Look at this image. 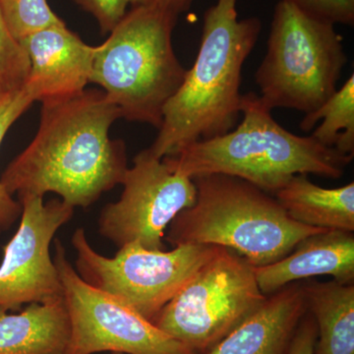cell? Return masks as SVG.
Wrapping results in <instances>:
<instances>
[{
    "label": "cell",
    "instance_id": "6da1fadb",
    "mask_svg": "<svg viewBox=\"0 0 354 354\" xmlns=\"http://www.w3.org/2000/svg\"><path fill=\"white\" fill-rule=\"evenodd\" d=\"M120 111L100 88L64 102L44 104L36 136L0 177L19 202L53 192L73 207L87 208L122 183L127 146L109 138Z\"/></svg>",
    "mask_w": 354,
    "mask_h": 354
},
{
    "label": "cell",
    "instance_id": "7a4b0ae2",
    "mask_svg": "<svg viewBox=\"0 0 354 354\" xmlns=\"http://www.w3.org/2000/svg\"><path fill=\"white\" fill-rule=\"evenodd\" d=\"M239 0H218L204 15L194 64L167 102L153 145V157L174 156L186 147L232 131L241 115L242 68L257 43L261 21L239 20Z\"/></svg>",
    "mask_w": 354,
    "mask_h": 354
},
{
    "label": "cell",
    "instance_id": "3957f363",
    "mask_svg": "<svg viewBox=\"0 0 354 354\" xmlns=\"http://www.w3.org/2000/svg\"><path fill=\"white\" fill-rule=\"evenodd\" d=\"M242 120L232 131L195 142L162 158L171 171L193 179L209 174L239 177L274 195L297 174L339 178L353 157L298 136L279 124L259 95H242Z\"/></svg>",
    "mask_w": 354,
    "mask_h": 354
},
{
    "label": "cell",
    "instance_id": "277c9868",
    "mask_svg": "<svg viewBox=\"0 0 354 354\" xmlns=\"http://www.w3.org/2000/svg\"><path fill=\"white\" fill-rule=\"evenodd\" d=\"M193 181L196 201L165 235L172 245L225 247L262 267L283 259L308 235L328 230L291 220L276 198L239 177L209 174Z\"/></svg>",
    "mask_w": 354,
    "mask_h": 354
},
{
    "label": "cell",
    "instance_id": "5b68a950",
    "mask_svg": "<svg viewBox=\"0 0 354 354\" xmlns=\"http://www.w3.org/2000/svg\"><path fill=\"white\" fill-rule=\"evenodd\" d=\"M177 14L157 3L132 7L95 46L90 83L102 87L121 118L160 128L186 70L172 46Z\"/></svg>",
    "mask_w": 354,
    "mask_h": 354
},
{
    "label": "cell",
    "instance_id": "8992f818",
    "mask_svg": "<svg viewBox=\"0 0 354 354\" xmlns=\"http://www.w3.org/2000/svg\"><path fill=\"white\" fill-rule=\"evenodd\" d=\"M348 62L335 25L281 0L274 9L268 50L255 80L270 111H315L337 90Z\"/></svg>",
    "mask_w": 354,
    "mask_h": 354
},
{
    "label": "cell",
    "instance_id": "52a82bcc",
    "mask_svg": "<svg viewBox=\"0 0 354 354\" xmlns=\"http://www.w3.org/2000/svg\"><path fill=\"white\" fill-rule=\"evenodd\" d=\"M77 272L83 281L118 298L153 322L176 297L223 247L183 244L171 251L148 250L137 242L120 247L113 258L95 252L79 227L71 239Z\"/></svg>",
    "mask_w": 354,
    "mask_h": 354
},
{
    "label": "cell",
    "instance_id": "ba28073f",
    "mask_svg": "<svg viewBox=\"0 0 354 354\" xmlns=\"http://www.w3.org/2000/svg\"><path fill=\"white\" fill-rule=\"evenodd\" d=\"M254 267L223 247L179 290L153 324L198 354H207L265 301Z\"/></svg>",
    "mask_w": 354,
    "mask_h": 354
},
{
    "label": "cell",
    "instance_id": "9c48e42d",
    "mask_svg": "<svg viewBox=\"0 0 354 354\" xmlns=\"http://www.w3.org/2000/svg\"><path fill=\"white\" fill-rule=\"evenodd\" d=\"M53 257L64 288L70 337L64 354H198L118 298L81 279L60 241Z\"/></svg>",
    "mask_w": 354,
    "mask_h": 354
},
{
    "label": "cell",
    "instance_id": "30bf717a",
    "mask_svg": "<svg viewBox=\"0 0 354 354\" xmlns=\"http://www.w3.org/2000/svg\"><path fill=\"white\" fill-rule=\"evenodd\" d=\"M121 184L120 199L102 209L100 234L120 248L137 242L148 250H164L165 230L196 201L194 181L171 171L146 149L134 158Z\"/></svg>",
    "mask_w": 354,
    "mask_h": 354
},
{
    "label": "cell",
    "instance_id": "8fae6325",
    "mask_svg": "<svg viewBox=\"0 0 354 354\" xmlns=\"http://www.w3.org/2000/svg\"><path fill=\"white\" fill-rule=\"evenodd\" d=\"M19 203V228L4 247L0 265V308L7 310L64 297L50 247L57 230L74 214L73 207L57 198L46 204L44 198H27Z\"/></svg>",
    "mask_w": 354,
    "mask_h": 354
},
{
    "label": "cell",
    "instance_id": "7c38bea8",
    "mask_svg": "<svg viewBox=\"0 0 354 354\" xmlns=\"http://www.w3.org/2000/svg\"><path fill=\"white\" fill-rule=\"evenodd\" d=\"M30 60L24 87L34 102H64L86 90L90 83L95 46L66 27L51 26L19 41Z\"/></svg>",
    "mask_w": 354,
    "mask_h": 354
},
{
    "label": "cell",
    "instance_id": "4fadbf2b",
    "mask_svg": "<svg viewBox=\"0 0 354 354\" xmlns=\"http://www.w3.org/2000/svg\"><path fill=\"white\" fill-rule=\"evenodd\" d=\"M256 281L266 297L300 279L330 276L342 285L354 283V234L325 230L301 239L283 259L254 267Z\"/></svg>",
    "mask_w": 354,
    "mask_h": 354
},
{
    "label": "cell",
    "instance_id": "5bb4252c",
    "mask_svg": "<svg viewBox=\"0 0 354 354\" xmlns=\"http://www.w3.org/2000/svg\"><path fill=\"white\" fill-rule=\"evenodd\" d=\"M306 312L304 283H290L267 297L259 308L207 354H288Z\"/></svg>",
    "mask_w": 354,
    "mask_h": 354
},
{
    "label": "cell",
    "instance_id": "9a60e30c",
    "mask_svg": "<svg viewBox=\"0 0 354 354\" xmlns=\"http://www.w3.org/2000/svg\"><path fill=\"white\" fill-rule=\"evenodd\" d=\"M8 311L0 308V354H64L70 321L64 297Z\"/></svg>",
    "mask_w": 354,
    "mask_h": 354
},
{
    "label": "cell",
    "instance_id": "2e32d148",
    "mask_svg": "<svg viewBox=\"0 0 354 354\" xmlns=\"http://www.w3.org/2000/svg\"><path fill=\"white\" fill-rule=\"evenodd\" d=\"M291 220L307 227L354 232V183L324 188L297 174L274 195Z\"/></svg>",
    "mask_w": 354,
    "mask_h": 354
},
{
    "label": "cell",
    "instance_id": "e0dca14e",
    "mask_svg": "<svg viewBox=\"0 0 354 354\" xmlns=\"http://www.w3.org/2000/svg\"><path fill=\"white\" fill-rule=\"evenodd\" d=\"M307 311L317 325L314 354H354V283H304Z\"/></svg>",
    "mask_w": 354,
    "mask_h": 354
},
{
    "label": "cell",
    "instance_id": "ac0fdd59",
    "mask_svg": "<svg viewBox=\"0 0 354 354\" xmlns=\"http://www.w3.org/2000/svg\"><path fill=\"white\" fill-rule=\"evenodd\" d=\"M311 136L322 145L335 148L344 155H354V75L330 95L313 113L305 114L300 129H313Z\"/></svg>",
    "mask_w": 354,
    "mask_h": 354
},
{
    "label": "cell",
    "instance_id": "d6986e66",
    "mask_svg": "<svg viewBox=\"0 0 354 354\" xmlns=\"http://www.w3.org/2000/svg\"><path fill=\"white\" fill-rule=\"evenodd\" d=\"M0 9L18 41L44 28L65 24L46 0H0Z\"/></svg>",
    "mask_w": 354,
    "mask_h": 354
},
{
    "label": "cell",
    "instance_id": "ffe728a7",
    "mask_svg": "<svg viewBox=\"0 0 354 354\" xmlns=\"http://www.w3.org/2000/svg\"><path fill=\"white\" fill-rule=\"evenodd\" d=\"M34 102L29 91L23 86L15 92L3 95L0 101V145L7 131ZM22 214V205L13 199L0 183V234L12 227Z\"/></svg>",
    "mask_w": 354,
    "mask_h": 354
},
{
    "label": "cell",
    "instance_id": "44dd1931",
    "mask_svg": "<svg viewBox=\"0 0 354 354\" xmlns=\"http://www.w3.org/2000/svg\"><path fill=\"white\" fill-rule=\"evenodd\" d=\"M27 53L10 30L0 9V93L15 92L22 88L30 73Z\"/></svg>",
    "mask_w": 354,
    "mask_h": 354
},
{
    "label": "cell",
    "instance_id": "7402d4cb",
    "mask_svg": "<svg viewBox=\"0 0 354 354\" xmlns=\"http://www.w3.org/2000/svg\"><path fill=\"white\" fill-rule=\"evenodd\" d=\"M97 20L102 34H109L127 13L128 7L149 6L155 0H73Z\"/></svg>",
    "mask_w": 354,
    "mask_h": 354
},
{
    "label": "cell",
    "instance_id": "603a6c76",
    "mask_svg": "<svg viewBox=\"0 0 354 354\" xmlns=\"http://www.w3.org/2000/svg\"><path fill=\"white\" fill-rule=\"evenodd\" d=\"M302 12L332 24L353 25L354 0H285Z\"/></svg>",
    "mask_w": 354,
    "mask_h": 354
},
{
    "label": "cell",
    "instance_id": "cb8c5ba5",
    "mask_svg": "<svg viewBox=\"0 0 354 354\" xmlns=\"http://www.w3.org/2000/svg\"><path fill=\"white\" fill-rule=\"evenodd\" d=\"M317 341V325L308 311L298 324L288 354H314Z\"/></svg>",
    "mask_w": 354,
    "mask_h": 354
},
{
    "label": "cell",
    "instance_id": "d4e9b609",
    "mask_svg": "<svg viewBox=\"0 0 354 354\" xmlns=\"http://www.w3.org/2000/svg\"><path fill=\"white\" fill-rule=\"evenodd\" d=\"M158 6L179 15L190 6L192 0H155Z\"/></svg>",
    "mask_w": 354,
    "mask_h": 354
},
{
    "label": "cell",
    "instance_id": "484cf974",
    "mask_svg": "<svg viewBox=\"0 0 354 354\" xmlns=\"http://www.w3.org/2000/svg\"><path fill=\"white\" fill-rule=\"evenodd\" d=\"M2 97H3V95H1V93H0V101H1Z\"/></svg>",
    "mask_w": 354,
    "mask_h": 354
},
{
    "label": "cell",
    "instance_id": "4316f807",
    "mask_svg": "<svg viewBox=\"0 0 354 354\" xmlns=\"http://www.w3.org/2000/svg\"><path fill=\"white\" fill-rule=\"evenodd\" d=\"M113 354H124V353H113Z\"/></svg>",
    "mask_w": 354,
    "mask_h": 354
}]
</instances>
